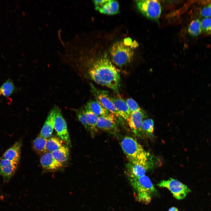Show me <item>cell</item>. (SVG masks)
Masks as SVG:
<instances>
[{"instance_id": "cb8c5ba5", "label": "cell", "mask_w": 211, "mask_h": 211, "mask_svg": "<svg viewBox=\"0 0 211 211\" xmlns=\"http://www.w3.org/2000/svg\"><path fill=\"white\" fill-rule=\"evenodd\" d=\"M202 30L201 21L198 19L193 20L188 29V33L193 36L199 35L201 33Z\"/></svg>"}, {"instance_id": "6da1fadb", "label": "cell", "mask_w": 211, "mask_h": 211, "mask_svg": "<svg viewBox=\"0 0 211 211\" xmlns=\"http://www.w3.org/2000/svg\"><path fill=\"white\" fill-rule=\"evenodd\" d=\"M101 42L85 38L75 43L69 53L68 65L76 70L84 69L97 84L118 93L119 72L112 61L109 49Z\"/></svg>"}, {"instance_id": "9c48e42d", "label": "cell", "mask_w": 211, "mask_h": 211, "mask_svg": "<svg viewBox=\"0 0 211 211\" xmlns=\"http://www.w3.org/2000/svg\"><path fill=\"white\" fill-rule=\"evenodd\" d=\"M145 115L144 111L141 109L131 112L126 120L129 127L133 133L137 136H140L141 134V125Z\"/></svg>"}, {"instance_id": "4dcf8cb0", "label": "cell", "mask_w": 211, "mask_h": 211, "mask_svg": "<svg viewBox=\"0 0 211 211\" xmlns=\"http://www.w3.org/2000/svg\"><path fill=\"white\" fill-rule=\"evenodd\" d=\"M1 94V93L0 91V95Z\"/></svg>"}, {"instance_id": "4fadbf2b", "label": "cell", "mask_w": 211, "mask_h": 211, "mask_svg": "<svg viewBox=\"0 0 211 211\" xmlns=\"http://www.w3.org/2000/svg\"><path fill=\"white\" fill-rule=\"evenodd\" d=\"M55 115L54 106L50 111L41 130L40 135L42 137L47 139L51 136L54 128Z\"/></svg>"}, {"instance_id": "d6986e66", "label": "cell", "mask_w": 211, "mask_h": 211, "mask_svg": "<svg viewBox=\"0 0 211 211\" xmlns=\"http://www.w3.org/2000/svg\"><path fill=\"white\" fill-rule=\"evenodd\" d=\"M129 176L139 177L145 175L148 167L140 164L129 163L127 164Z\"/></svg>"}, {"instance_id": "ffe728a7", "label": "cell", "mask_w": 211, "mask_h": 211, "mask_svg": "<svg viewBox=\"0 0 211 211\" xmlns=\"http://www.w3.org/2000/svg\"><path fill=\"white\" fill-rule=\"evenodd\" d=\"M51 153L55 159L63 165L68 159L69 149L67 147L62 145Z\"/></svg>"}, {"instance_id": "603a6c76", "label": "cell", "mask_w": 211, "mask_h": 211, "mask_svg": "<svg viewBox=\"0 0 211 211\" xmlns=\"http://www.w3.org/2000/svg\"><path fill=\"white\" fill-rule=\"evenodd\" d=\"M154 130V122L152 119L148 118L142 121L141 132L147 136H150L153 134Z\"/></svg>"}, {"instance_id": "7a4b0ae2", "label": "cell", "mask_w": 211, "mask_h": 211, "mask_svg": "<svg viewBox=\"0 0 211 211\" xmlns=\"http://www.w3.org/2000/svg\"><path fill=\"white\" fill-rule=\"evenodd\" d=\"M122 148L130 163L148 166L149 154L133 138L125 136L120 141Z\"/></svg>"}, {"instance_id": "4316f807", "label": "cell", "mask_w": 211, "mask_h": 211, "mask_svg": "<svg viewBox=\"0 0 211 211\" xmlns=\"http://www.w3.org/2000/svg\"><path fill=\"white\" fill-rule=\"evenodd\" d=\"M202 30L207 33H211V18H204L201 21Z\"/></svg>"}, {"instance_id": "277c9868", "label": "cell", "mask_w": 211, "mask_h": 211, "mask_svg": "<svg viewBox=\"0 0 211 211\" xmlns=\"http://www.w3.org/2000/svg\"><path fill=\"white\" fill-rule=\"evenodd\" d=\"M124 41H117L113 43L109 49V54L113 63L119 67L130 63L133 59L134 51Z\"/></svg>"}, {"instance_id": "d4e9b609", "label": "cell", "mask_w": 211, "mask_h": 211, "mask_svg": "<svg viewBox=\"0 0 211 211\" xmlns=\"http://www.w3.org/2000/svg\"><path fill=\"white\" fill-rule=\"evenodd\" d=\"M15 87L13 83L10 80H7L2 85L0 89L1 94L5 96H8L13 93Z\"/></svg>"}, {"instance_id": "7c38bea8", "label": "cell", "mask_w": 211, "mask_h": 211, "mask_svg": "<svg viewBox=\"0 0 211 211\" xmlns=\"http://www.w3.org/2000/svg\"><path fill=\"white\" fill-rule=\"evenodd\" d=\"M18 163L2 158L0 161V174L5 182H8L13 175Z\"/></svg>"}, {"instance_id": "5bb4252c", "label": "cell", "mask_w": 211, "mask_h": 211, "mask_svg": "<svg viewBox=\"0 0 211 211\" xmlns=\"http://www.w3.org/2000/svg\"><path fill=\"white\" fill-rule=\"evenodd\" d=\"M40 161L42 167L47 170H57L63 166L55 159L52 153L50 152H46L43 154Z\"/></svg>"}, {"instance_id": "e0dca14e", "label": "cell", "mask_w": 211, "mask_h": 211, "mask_svg": "<svg viewBox=\"0 0 211 211\" xmlns=\"http://www.w3.org/2000/svg\"><path fill=\"white\" fill-rule=\"evenodd\" d=\"M84 109L89 132L92 136H94L97 130V125L98 116L85 107Z\"/></svg>"}, {"instance_id": "83f0119b", "label": "cell", "mask_w": 211, "mask_h": 211, "mask_svg": "<svg viewBox=\"0 0 211 211\" xmlns=\"http://www.w3.org/2000/svg\"><path fill=\"white\" fill-rule=\"evenodd\" d=\"M125 101L131 112L141 109L137 103L132 98H128Z\"/></svg>"}, {"instance_id": "ba28073f", "label": "cell", "mask_w": 211, "mask_h": 211, "mask_svg": "<svg viewBox=\"0 0 211 211\" xmlns=\"http://www.w3.org/2000/svg\"><path fill=\"white\" fill-rule=\"evenodd\" d=\"M91 91L97 101L104 108L115 116H119L108 92L97 89L91 84Z\"/></svg>"}, {"instance_id": "8992f818", "label": "cell", "mask_w": 211, "mask_h": 211, "mask_svg": "<svg viewBox=\"0 0 211 211\" xmlns=\"http://www.w3.org/2000/svg\"><path fill=\"white\" fill-rule=\"evenodd\" d=\"M157 186L167 188L173 196L178 200L183 199L188 193L191 192V190L186 185L172 178L161 181L157 184Z\"/></svg>"}, {"instance_id": "484cf974", "label": "cell", "mask_w": 211, "mask_h": 211, "mask_svg": "<svg viewBox=\"0 0 211 211\" xmlns=\"http://www.w3.org/2000/svg\"><path fill=\"white\" fill-rule=\"evenodd\" d=\"M78 120L84 126L85 128L89 131V128L84 113V109L81 108L75 110Z\"/></svg>"}, {"instance_id": "f1b7e54d", "label": "cell", "mask_w": 211, "mask_h": 211, "mask_svg": "<svg viewBox=\"0 0 211 211\" xmlns=\"http://www.w3.org/2000/svg\"><path fill=\"white\" fill-rule=\"evenodd\" d=\"M200 14L204 18L211 17V4L202 8L200 11Z\"/></svg>"}, {"instance_id": "2e32d148", "label": "cell", "mask_w": 211, "mask_h": 211, "mask_svg": "<svg viewBox=\"0 0 211 211\" xmlns=\"http://www.w3.org/2000/svg\"><path fill=\"white\" fill-rule=\"evenodd\" d=\"M21 146V141L16 142L6 151L2 158L18 163L20 158Z\"/></svg>"}, {"instance_id": "ac0fdd59", "label": "cell", "mask_w": 211, "mask_h": 211, "mask_svg": "<svg viewBox=\"0 0 211 211\" xmlns=\"http://www.w3.org/2000/svg\"><path fill=\"white\" fill-rule=\"evenodd\" d=\"M84 107L91 111L98 116L107 115L110 112L104 108L96 100L89 101Z\"/></svg>"}, {"instance_id": "5b68a950", "label": "cell", "mask_w": 211, "mask_h": 211, "mask_svg": "<svg viewBox=\"0 0 211 211\" xmlns=\"http://www.w3.org/2000/svg\"><path fill=\"white\" fill-rule=\"evenodd\" d=\"M139 11L147 18L157 21L161 11V6L157 0H140L136 1Z\"/></svg>"}, {"instance_id": "8fae6325", "label": "cell", "mask_w": 211, "mask_h": 211, "mask_svg": "<svg viewBox=\"0 0 211 211\" xmlns=\"http://www.w3.org/2000/svg\"><path fill=\"white\" fill-rule=\"evenodd\" d=\"M115 116L110 112L107 115L98 116L97 128L110 132H115L117 130V123Z\"/></svg>"}, {"instance_id": "9a60e30c", "label": "cell", "mask_w": 211, "mask_h": 211, "mask_svg": "<svg viewBox=\"0 0 211 211\" xmlns=\"http://www.w3.org/2000/svg\"><path fill=\"white\" fill-rule=\"evenodd\" d=\"M112 100L114 107L119 116L126 120L131 112L125 101L120 96L112 98Z\"/></svg>"}, {"instance_id": "f546056e", "label": "cell", "mask_w": 211, "mask_h": 211, "mask_svg": "<svg viewBox=\"0 0 211 211\" xmlns=\"http://www.w3.org/2000/svg\"><path fill=\"white\" fill-rule=\"evenodd\" d=\"M168 211H178V210L176 207H172L169 209Z\"/></svg>"}, {"instance_id": "3957f363", "label": "cell", "mask_w": 211, "mask_h": 211, "mask_svg": "<svg viewBox=\"0 0 211 211\" xmlns=\"http://www.w3.org/2000/svg\"><path fill=\"white\" fill-rule=\"evenodd\" d=\"M129 178L136 200L146 205L149 204L156 192L150 179L146 175L139 177L129 176Z\"/></svg>"}, {"instance_id": "30bf717a", "label": "cell", "mask_w": 211, "mask_h": 211, "mask_svg": "<svg viewBox=\"0 0 211 211\" xmlns=\"http://www.w3.org/2000/svg\"><path fill=\"white\" fill-rule=\"evenodd\" d=\"M96 9L101 13L113 15L119 12V4L116 1L113 0H94L93 1Z\"/></svg>"}, {"instance_id": "44dd1931", "label": "cell", "mask_w": 211, "mask_h": 211, "mask_svg": "<svg viewBox=\"0 0 211 211\" xmlns=\"http://www.w3.org/2000/svg\"><path fill=\"white\" fill-rule=\"evenodd\" d=\"M62 140L56 136L47 139L46 147V152H52L62 147Z\"/></svg>"}, {"instance_id": "52a82bcc", "label": "cell", "mask_w": 211, "mask_h": 211, "mask_svg": "<svg viewBox=\"0 0 211 211\" xmlns=\"http://www.w3.org/2000/svg\"><path fill=\"white\" fill-rule=\"evenodd\" d=\"M55 109V117L54 128L59 137L68 144H71L66 122L61 109L57 105L54 106Z\"/></svg>"}, {"instance_id": "7402d4cb", "label": "cell", "mask_w": 211, "mask_h": 211, "mask_svg": "<svg viewBox=\"0 0 211 211\" xmlns=\"http://www.w3.org/2000/svg\"><path fill=\"white\" fill-rule=\"evenodd\" d=\"M47 139L40 135L34 140L33 147L38 153L43 155L46 152V147Z\"/></svg>"}]
</instances>
